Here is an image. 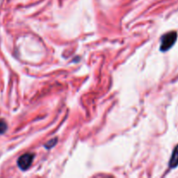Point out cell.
I'll list each match as a JSON object with an SVG mask.
<instances>
[{
    "label": "cell",
    "instance_id": "6da1fadb",
    "mask_svg": "<svg viewBox=\"0 0 178 178\" xmlns=\"http://www.w3.org/2000/svg\"><path fill=\"white\" fill-rule=\"evenodd\" d=\"M176 38L177 33L175 31H171L162 36V40H161V50L164 52L172 48V46L176 42Z\"/></svg>",
    "mask_w": 178,
    "mask_h": 178
},
{
    "label": "cell",
    "instance_id": "7a4b0ae2",
    "mask_svg": "<svg viewBox=\"0 0 178 178\" xmlns=\"http://www.w3.org/2000/svg\"><path fill=\"white\" fill-rule=\"evenodd\" d=\"M34 155L32 153H25L18 159V165L22 170H26L30 168L33 161Z\"/></svg>",
    "mask_w": 178,
    "mask_h": 178
},
{
    "label": "cell",
    "instance_id": "3957f363",
    "mask_svg": "<svg viewBox=\"0 0 178 178\" xmlns=\"http://www.w3.org/2000/svg\"><path fill=\"white\" fill-rule=\"evenodd\" d=\"M169 167L170 168H176L178 166V145L174 149L172 156H171V158L169 160Z\"/></svg>",
    "mask_w": 178,
    "mask_h": 178
},
{
    "label": "cell",
    "instance_id": "277c9868",
    "mask_svg": "<svg viewBox=\"0 0 178 178\" xmlns=\"http://www.w3.org/2000/svg\"><path fill=\"white\" fill-rule=\"evenodd\" d=\"M6 130H7V124H6L5 121L0 119V135L5 133Z\"/></svg>",
    "mask_w": 178,
    "mask_h": 178
},
{
    "label": "cell",
    "instance_id": "5b68a950",
    "mask_svg": "<svg viewBox=\"0 0 178 178\" xmlns=\"http://www.w3.org/2000/svg\"><path fill=\"white\" fill-rule=\"evenodd\" d=\"M57 140H58L57 138H52V139H51L49 142H47V143H46V144L44 145V147H46V149H51V148H52L55 144H56Z\"/></svg>",
    "mask_w": 178,
    "mask_h": 178
}]
</instances>
